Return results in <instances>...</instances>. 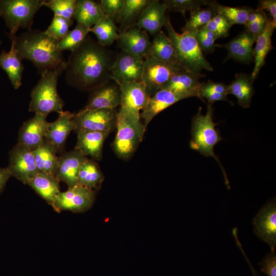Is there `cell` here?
<instances>
[{
  "instance_id": "obj_1",
  "label": "cell",
  "mask_w": 276,
  "mask_h": 276,
  "mask_svg": "<svg viewBox=\"0 0 276 276\" xmlns=\"http://www.w3.org/2000/svg\"><path fill=\"white\" fill-rule=\"evenodd\" d=\"M115 58L106 47L87 37L71 52L65 70L66 81L79 89L90 91L111 80L110 70Z\"/></svg>"
},
{
  "instance_id": "obj_2",
  "label": "cell",
  "mask_w": 276,
  "mask_h": 276,
  "mask_svg": "<svg viewBox=\"0 0 276 276\" xmlns=\"http://www.w3.org/2000/svg\"><path fill=\"white\" fill-rule=\"evenodd\" d=\"M15 48L19 58L31 61L40 74L45 71L66 66L58 41L44 31L31 29L15 37Z\"/></svg>"
},
{
  "instance_id": "obj_3",
  "label": "cell",
  "mask_w": 276,
  "mask_h": 276,
  "mask_svg": "<svg viewBox=\"0 0 276 276\" xmlns=\"http://www.w3.org/2000/svg\"><path fill=\"white\" fill-rule=\"evenodd\" d=\"M65 67L61 66L41 73L40 78L31 91L30 111L46 117L52 112L59 114L63 111L64 103L58 93L57 83Z\"/></svg>"
},
{
  "instance_id": "obj_4",
  "label": "cell",
  "mask_w": 276,
  "mask_h": 276,
  "mask_svg": "<svg viewBox=\"0 0 276 276\" xmlns=\"http://www.w3.org/2000/svg\"><path fill=\"white\" fill-rule=\"evenodd\" d=\"M201 107H199L197 113L192 118L190 147L203 155L213 157L217 160L222 169L225 184L229 188L225 172L214 150V147L222 138L215 128L217 124L213 121V108L212 105L208 104L205 114L201 113Z\"/></svg>"
},
{
  "instance_id": "obj_5",
  "label": "cell",
  "mask_w": 276,
  "mask_h": 276,
  "mask_svg": "<svg viewBox=\"0 0 276 276\" xmlns=\"http://www.w3.org/2000/svg\"><path fill=\"white\" fill-rule=\"evenodd\" d=\"M165 26L175 49L178 63L182 68L195 73H200L202 70L213 71L199 47L196 36L197 32H183L179 34L168 18Z\"/></svg>"
},
{
  "instance_id": "obj_6",
  "label": "cell",
  "mask_w": 276,
  "mask_h": 276,
  "mask_svg": "<svg viewBox=\"0 0 276 276\" xmlns=\"http://www.w3.org/2000/svg\"><path fill=\"white\" fill-rule=\"evenodd\" d=\"M117 131L113 143L116 154L126 159L131 156L142 142L146 128L141 117L120 109L117 112Z\"/></svg>"
},
{
  "instance_id": "obj_7",
  "label": "cell",
  "mask_w": 276,
  "mask_h": 276,
  "mask_svg": "<svg viewBox=\"0 0 276 276\" xmlns=\"http://www.w3.org/2000/svg\"><path fill=\"white\" fill-rule=\"evenodd\" d=\"M44 0H0V17L10 30L15 35L19 28L32 29L34 18L44 6Z\"/></svg>"
},
{
  "instance_id": "obj_8",
  "label": "cell",
  "mask_w": 276,
  "mask_h": 276,
  "mask_svg": "<svg viewBox=\"0 0 276 276\" xmlns=\"http://www.w3.org/2000/svg\"><path fill=\"white\" fill-rule=\"evenodd\" d=\"M183 69L179 65L165 63L149 56L145 57L142 81L150 96L162 89L175 74Z\"/></svg>"
},
{
  "instance_id": "obj_9",
  "label": "cell",
  "mask_w": 276,
  "mask_h": 276,
  "mask_svg": "<svg viewBox=\"0 0 276 276\" xmlns=\"http://www.w3.org/2000/svg\"><path fill=\"white\" fill-rule=\"evenodd\" d=\"M117 112L114 109H83L74 114L76 131L82 129L110 133L116 126Z\"/></svg>"
},
{
  "instance_id": "obj_10",
  "label": "cell",
  "mask_w": 276,
  "mask_h": 276,
  "mask_svg": "<svg viewBox=\"0 0 276 276\" xmlns=\"http://www.w3.org/2000/svg\"><path fill=\"white\" fill-rule=\"evenodd\" d=\"M9 164L7 167L11 175L28 184L38 173L33 151L17 143L9 152Z\"/></svg>"
},
{
  "instance_id": "obj_11",
  "label": "cell",
  "mask_w": 276,
  "mask_h": 276,
  "mask_svg": "<svg viewBox=\"0 0 276 276\" xmlns=\"http://www.w3.org/2000/svg\"><path fill=\"white\" fill-rule=\"evenodd\" d=\"M144 60V58L122 51L111 67V79L117 83L142 81Z\"/></svg>"
},
{
  "instance_id": "obj_12",
  "label": "cell",
  "mask_w": 276,
  "mask_h": 276,
  "mask_svg": "<svg viewBox=\"0 0 276 276\" xmlns=\"http://www.w3.org/2000/svg\"><path fill=\"white\" fill-rule=\"evenodd\" d=\"M121 92L120 109L128 113L140 117V111L147 104L150 96L143 81L117 83Z\"/></svg>"
},
{
  "instance_id": "obj_13",
  "label": "cell",
  "mask_w": 276,
  "mask_h": 276,
  "mask_svg": "<svg viewBox=\"0 0 276 276\" xmlns=\"http://www.w3.org/2000/svg\"><path fill=\"white\" fill-rule=\"evenodd\" d=\"M254 231L262 241L268 244L271 251L276 246V203L275 199L269 200L253 219Z\"/></svg>"
},
{
  "instance_id": "obj_14",
  "label": "cell",
  "mask_w": 276,
  "mask_h": 276,
  "mask_svg": "<svg viewBox=\"0 0 276 276\" xmlns=\"http://www.w3.org/2000/svg\"><path fill=\"white\" fill-rule=\"evenodd\" d=\"M94 199V191L76 185L68 188L65 192H60L53 209L57 212L64 210L74 212H82L91 207Z\"/></svg>"
},
{
  "instance_id": "obj_15",
  "label": "cell",
  "mask_w": 276,
  "mask_h": 276,
  "mask_svg": "<svg viewBox=\"0 0 276 276\" xmlns=\"http://www.w3.org/2000/svg\"><path fill=\"white\" fill-rule=\"evenodd\" d=\"M86 109H114L120 105L121 92L119 85L112 80H109L90 91Z\"/></svg>"
},
{
  "instance_id": "obj_16",
  "label": "cell",
  "mask_w": 276,
  "mask_h": 276,
  "mask_svg": "<svg viewBox=\"0 0 276 276\" xmlns=\"http://www.w3.org/2000/svg\"><path fill=\"white\" fill-rule=\"evenodd\" d=\"M47 117L42 114L35 113L34 117L26 121L20 127L17 143L32 151L37 148L45 136L48 123Z\"/></svg>"
},
{
  "instance_id": "obj_17",
  "label": "cell",
  "mask_w": 276,
  "mask_h": 276,
  "mask_svg": "<svg viewBox=\"0 0 276 276\" xmlns=\"http://www.w3.org/2000/svg\"><path fill=\"white\" fill-rule=\"evenodd\" d=\"M117 40L122 51L144 58L148 55L151 43L148 33L135 25L120 32Z\"/></svg>"
},
{
  "instance_id": "obj_18",
  "label": "cell",
  "mask_w": 276,
  "mask_h": 276,
  "mask_svg": "<svg viewBox=\"0 0 276 276\" xmlns=\"http://www.w3.org/2000/svg\"><path fill=\"white\" fill-rule=\"evenodd\" d=\"M205 76L201 73L181 70L175 74L163 88L169 89L183 97H199L201 83L199 79Z\"/></svg>"
},
{
  "instance_id": "obj_19",
  "label": "cell",
  "mask_w": 276,
  "mask_h": 276,
  "mask_svg": "<svg viewBox=\"0 0 276 276\" xmlns=\"http://www.w3.org/2000/svg\"><path fill=\"white\" fill-rule=\"evenodd\" d=\"M74 116L73 113L63 111L59 114L57 120L48 123L45 139L54 145L57 152H63L69 134L76 129Z\"/></svg>"
},
{
  "instance_id": "obj_20",
  "label": "cell",
  "mask_w": 276,
  "mask_h": 276,
  "mask_svg": "<svg viewBox=\"0 0 276 276\" xmlns=\"http://www.w3.org/2000/svg\"><path fill=\"white\" fill-rule=\"evenodd\" d=\"M87 158L76 149L58 157L56 177L71 188L77 185L78 175L82 164Z\"/></svg>"
},
{
  "instance_id": "obj_21",
  "label": "cell",
  "mask_w": 276,
  "mask_h": 276,
  "mask_svg": "<svg viewBox=\"0 0 276 276\" xmlns=\"http://www.w3.org/2000/svg\"><path fill=\"white\" fill-rule=\"evenodd\" d=\"M167 10L163 3L151 0L140 15L135 26L151 35L157 34L166 25L168 18L166 16Z\"/></svg>"
},
{
  "instance_id": "obj_22",
  "label": "cell",
  "mask_w": 276,
  "mask_h": 276,
  "mask_svg": "<svg viewBox=\"0 0 276 276\" xmlns=\"http://www.w3.org/2000/svg\"><path fill=\"white\" fill-rule=\"evenodd\" d=\"M256 40L246 30L233 38L226 44H216V47H222L227 50L225 60L233 59L237 61L248 63L254 58L253 44Z\"/></svg>"
},
{
  "instance_id": "obj_23",
  "label": "cell",
  "mask_w": 276,
  "mask_h": 276,
  "mask_svg": "<svg viewBox=\"0 0 276 276\" xmlns=\"http://www.w3.org/2000/svg\"><path fill=\"white\" fill-rule=\"evenodd\" d=\"M185 98L172 91L162 88L150 97L145 108L140 113L146 128L151 120L159 113Z\"/></svg>"
},
{
  "instance_id": "obj_24",
  "label": "cell",
  "mask_w": 276,
  "mask_h": 276,
  "mask_svg": "<svg viewBox=\"0 0 276 276\" xmlns=\"http://www.w3.org/2000/svg\"><path fill=\"white\" fill-rule=\"evenodd\" d=\"M76 131L77 140L75 149L93 160H100L104 142L109 133L82 129Z\"/></svg>"
},
{
  "instance_id": "obj_25",
  "label": "cell",
  "mask_w": 276,
  "mask_h": 276,
  "mask_svg": "<svg viewBox=\"0 0 276 276\" xmlns=\"http://www.w3.org/2000/svg\"><path fill=\"white\" fill-rule=\"evenodd\" d=\"M7 35L11 40V48L8 52L3 51L0 53V67L6 73L13 87L18 89L22 85L24 67L15 48L16 35Z\"/></svg>"
},
{
  "instance_id": "obj_26",
  "label": "cell",
  "mask_w": 276,
  "mask_h": 276,
  "mask_svg": "<svg viewBox=\"0 0 276 276\" xmlns=\"http://www.w3.org/2000/svg\"><path fill=\"white\" fill-rule=\"evenodd\" d=\"M276 27L271 18L267 17L262 32L256 40V46L254 49L255 66L250 75L254 81L258 76L261 68L265 63V59L269 52L274 49L271 44V37Z\"/></svg>"
},
{
  "instance_id": "obj_27",
  "label": "cell",
  "mask_w": 276,
  "mask_h": 276,
  "mask_svg": "<svg viewBox=\"0 0 276 276\" xmlns=\"http://www.w3.org/2000/svg\"><path fill=\"white\" fill-rule=\"evenodd\" d=\"M59 182L55 175L39 172L28 185L53 208L61 192Z\"/></svg>"
},
{
  "instance_id": "obj_28",
  "label": "cell",
  "mask_w": 276,
  "mask_h": 276,
  "mask_svg": "<svg viewBox=\"0 0 276 276\" xmlns=\"http://www.w3.org/2000/svg\"><path fill=\"white\" fill-rule=\"evenodd\" d=\"M148 56L165 63L179 65L174 47L168 36L162 31L156 34L151 42Z\"/></svg>"
},
{
  "instance_id": "obj_29",
  "label": "cell",
  "mask_w": 276,
  "mask_h": 276,
  "mask_svg": "<svg viewBox=\"0 0 276 276\" xmlns=\"http://www.w3.org/2000/svg\"><path fill=\"white\" fill-rule=\"evenodd\" d=\"M33 152L38 172L55 176L58 157L54 145L44 138L42 144Z\"/></svg>"
},
{
  "instance_id": "obj_30",
  "label": "cell",
  "mask_w": 276,
  "mask_h": 276,
  "mask_svg": "<svg viewBox=\"0 0 276 276\" xmlns=\"http://www.w3.org/2000/svg\"><path fill=\"white\" fill-rule=\"evenodd\" d=\"M104 16L99 3L93 0H78L74 15L77 23L88 29L92 28Z\"/></svg>"
},
{
  "instance_id": "obj_31",
  "label": "cell",
  "mask_w": 276,
  "mask_h": 276,
  "mask_svg": "<svg viewBox=\"0 0 276 276\" xmlns=\"http://www.w3.org/2000/svg\"><path fill=\"white\" fill-rule=\"evenodd\" d=\"M235 77V79L228 85V94L235 96L241 106L248 108L254 93V81L250 75L244 73L238 74Z\"/></svg>"
},
{
  "instance_id": "obj_32",
  "label": "cell",
  "mask_w": 276,
  "mask_h": 276,
  "mask_svg": "<svg viewBox=\"0 0 276 276\" xmlns=\"http://www.w3.org/2000/svg\"><path fill=\"white\" fill-rule=\"evenodd\" d=\"M103 179V175L97 163L87 158L80 168L77 185L94 191L100 186Z\"/></svg>"
},
{
  "instance_id": "obj_33",
  "label": "cell",
  "mask_w": 276,
  "mask_h": 276,
  "mask_svg": "<svg viewBox=\"0 0 276 276\" xmlns=\"http://www.w3.org/2000/svg\"><path fill=\"white\" fill-rule=\"evenodd\" d=\"M151 2V0H124V5L118 21L122 28L120 32L134 26Z\"/></svg>"
},
{
  "instance_id": "obj_34",
  "label": "cell",
  "mask_w": 276,
  "mask_h": 276,
  "mask_svg": "<svg viewBox=\"0 0 276 276\" xmlns=\"http://www.w3.org/2000/svg\"><path fill=\"white\" fill-rule=\"evenodd\" d=\"M90 32L96 35L98 43L105 47L111 45L119 37L115 22L105 15L90 29Z\"/></svg>"
},
{
  "instance_id": "obj_35",
  "label": "cell",
  "mask_w": 276,
  "mask_h": 276,
  "mask_svg": "<svg viewBox=\"0 0 276 276\" xmlns=\"http://www.w3.org/2000/svg\"><path fill=\"white\" fill-rule=\"evenodd\" d=\"M216 14L212 1H211L206 8H201L191 12L189 19L182 28V32H197L200 28L204 27Z\"/></svg>"
},
{
  "instance_id": "obj_36",
  "label": "cell",
  "mask_w": 276,
  "mask_h": 276,
  "mask_svg": "<svg viewBox=\"0 0 276 276\" xmlns=\"http://www.w3.org/2000/svg\"><path fill=\"white\" fill-rule=\"evenodd\" d=\"M212 5L216 14L222 15L228 22L233 25H245L248 14L253 10L248 7H232L223 6L215 1H212Z\"/></svg>"
},
{
  "instance_id": "obj_37",
  "label": "cell",
  "mask_w": 276,
  "mask_h": 276,
  "mask_svg": "<svg viewBox=\"0 0 276 276\" xmlns=\"http://www.w3.org/2000/svg\"><path fill=\"white\" fill-rule=\"evenodd\" d=\"M90 29L84 25L77 23L76 27L58 41V47L61 51L72 52L77 49L86 39Z\"/></svg>"
},
{
  "instance_id": "obj_38",
  "label": "cell",
  "mask_w": 276,
  "mask_h": 276,
  "mask_svg": "<svg viewBox=\"0 0 276 276\" xmlns=\"http://www.w3.org/2000/svg\"><path fill=\"white\" fill-rule=\"evenodd\" d=\"M77 3V0H50L45 1L44 6L51 9L54 15L73 20Z\"/></svg>"
},
{
  "instance_id": "obj_39",
  "label": "cell",
  "mask_w": 276,
  "mask_h": 276,
  "mask_svg": "<svg viewBox=\"0 0 276 276\" xmlns=\"http://www.w3.org/2000/svg\"><path fill=\"white\" fill-rule=\"evenodd\" d=\"M211 2L205 0H165L163 3L167 9L170 11L180 12L185 16L187 11L193 12L201 8L202 6H208Z\"/></svg>"
},
{
  "instance_id": "obj_40",
  "label": "cell",
  "mask_w": 276,
  "mask_h": 276,
  "mask_svg": "<svg viewBox=\"0 0 276 276\" xmlns=\"http://www.w3.org/2000/svg\"><path fill=\"white\" fill-rule=\"evenodd\" d=\"M73 24V19L54 15L50 25L44 31L48 36L59 41L67 34Z\"/></svg>"
},
{
  "instance_id": "obj_41",
  "label": "cell",
  "mask_w": 276,
  "mask_h": 276,
  "mask_svg": "<svg viewBox=\"0 0 276 276\" xmlns=\"http://www.w3.org/2000/svg\"><path fill=\"white\" fill-rule=\"evenodd\" d=\"M232 26L224 17L216 14L203 27L214 33L218 39L227 37Z\"/></svg>"
},
{
  "instance_id": "obj_42",
  "label": "cell",
  "mask_w": 276,
  "mask_h": 276,
  "mask_svg": "<svg viewBox=\"0 0 276 276\" xmlns=\"http://www.w3.org/2000/svg\"><path fill=\"white\" fill-rule=\"evenodd\" d=\"M196 36L202 51L206 53L214 51L216 47L215 42L218 38L214 33L202 27L197 32Z\"/></svg>"
},
{
  "instance_id": "obj_43",
  "label": "cell",
  "mask_w": 276,
  "mask_h": 276,
  "mask_svg": "<svg viewBox=\"0 0 276 276\" xmlns=\"http://www.w3.org/2000/svg\"><path fill=\"white\" fill-rule=\"evenodd\" d=\"M99 3L104 15L118 22L124 5V0H102Z\"/></svg>"
},
{
  "instance_id": "obj_44",
  "label": "cell",
  "mask_w": 276,
  "mask_h": 276,
  "mask_svg": "<svg viewBox=\"0 0 276 276\" xmlns=\"http://www.w3.org/2000/svg\"><path fill=\"white\" fill-rule=\"evenodd\" d=\"M261 271L267 276H276V254L270 251L259 263Z\"/></svg>"
},
{
  "instance_id": "obj_45",
  "label": "cell",
  "mask_w": 276,
  "mask_h": 276,
  "mask_svg": "<svg viewBox=\"0 0 276 276\" xmlns=\"http://www.w3.org/2000/svg\"><path fill=\"white\" fill-rule=\"evenodd\" d=\"M199 91H208L227 95L228 85L209 80L205 83H201Z\"/></svg>"
},
{
  "instance_id": "obj_46",
  "label": "cell",
  "mask_w": 276,
  "mask_h": 276,
  "mask_svg": "<svg viewBox=\"0 0 276 276\" xmlns=\"http://www.w3.org/2000/svg\"><path fill=\"white\" fill-rule=\"evenodd\" d=\"M258 11L266 10L270 14L272 21L276 24V1L262 0L260 1L257 9Z\"/></svg>"
},
{
  "instance_id": "obj_47",
  "label": "cell",
  "mask_w": 276,
  "mask_h": 276,
  "mask_svg": "<svg viewBox=\"0 0 276 276\" xmlns=\"http://www.w3.org/2000/svg\"><path fill=\"white\" fill-rule=\"evenodd\" d=\"M267 19V17L266 18L257 20L246 26V30L252 36L255 40L262 32Z\"/></svg>"
},
{
  "instance_id": "obj_48",
  "label": "cell",
  "mask_w": 276,
  "mask_h": 276,
  "mask_svg": "<svg viewBox=\"0 0 276 276\" xmlns=\"http://www.w3.org/2000/svg\"><path fill=\"white\" fill-rule=\"evenodd\" d=\"M266 18L267 16L264 11L252 10L248 14L245 26H247L257 20Z\"/></svg>"
},
{
  "instance_id": "obj_49",
  "label": "cell",
  "mask_w": 276,
  "mask_h": 276,
  "mask_svg": "<svg viewBox=\"0 0 276 276\" xmlns=\"http://www.w3.org/2000/svg\"><path fill=\"white\" fill-rule=\"evenodd\" d=\"M11 176V174L7 167L4 168L0 167V195L3 191L7 181Z\"/></svg>"
},
{
  "instance_id": "obj_50",
  "label": "cell",
  "mask_w": 276,
  "mask_h": 276,
  "mask_svg": "<svg viewBox=\"0 0 276 276\" xmlns=\"http://www.w3.org/2000/svg\"><path fill=\"white\" fill-rule=\"evenodd\" d=\"M232 234H233V235L234 236V238H235V241L236 242V244H237V246L239 247V248L240 249V250H241V251L242 252V254L243 255L244 257V258L246 259V260L247 261L251 270V271L252 272V274H253V275L254 276H260L259 274H258V273H257L256 272V271L255 270V269H254V268L252 267V265L251 264L250 261H249V260L248 259L245 253V251H244L243 250V248L242 247V244L241 243H240V242L239 241V238H238V232L237 231H234L233 232H232Z\"/></svg>"
},
{
  "instance_id": "obj_51",
  "label": "cell",
  "mask_w": 276,
  "mask_h": 276,
  "mask_svg": "<svg viewBox=\"0 0 276 276\" xmlns=\"http://www.w3.org/2000/svg\"><path fill=\"white\" fill-rule=\"evenodd\" d=\"M1 39H0V45H1Z\"/></svg>"
}]
</instances>
